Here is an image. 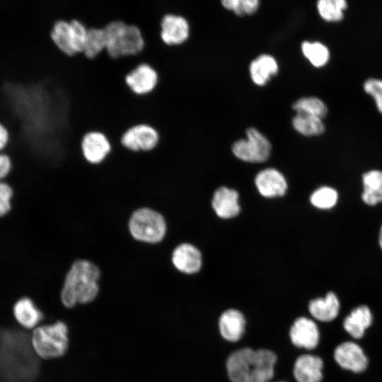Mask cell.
I'll use <instances>...</instances> for the list:
<instances>
[{
    "mask_svg": "<svg viewBox=\"0 0 382 382\" xmlns=\"http://www.w3.org/2000/svg\"><path fill=\"white\" fill-rule=\"evenodd\" d=\"M39 366L28 333L0 328V382H33Z\"/></svg>",
    "mask_w": 382,
    "mask_h": 382,
    "instance_id": "6da1fadb",
    "label": "cell"
},
{
    "mask_svg": "<svg viewBox=\"0 0 382 382\" xmlns=\"http://www.w3.org/2000/svg\"><path fill=\"white\" fill-rule=\"evenodd\" d=\"M277 361L270 349L245 347L230 353L226 368L231 382H272Z\"/></svg>",
    "mask_w": 382,
    "mask_h": 382,
    "instance_id": "7a4b0ae2",
    "label": "cell"
},
{
    "mask_svg": "<svg viewBox=\"0 0 382 382\" xmlns=\"http://www.w3.org/2000/svg\"><path fill=\"white\" fill-rule=\"evenodd\" d=\"M99 268L86 260H76L68 271L61 291V301L66 308L92 302L99 292Z\"/></svg>",
    "mask_w": 382,
    "mask_h": 382,
    "instance_id": "3957f363",
    "label": "cell"
},
{
    "mask_svg": "<svg viewBox=\"0 0 382 382\" xmlns=\"http://www.w3.org/2000/svg\"><path fill=\"white\" fill-rule=\"evenodd\" d=\"M104 28L107 37L105 52L110 57H134L144 50V37L137 26L117 21L108 23Z\"/></svg>",
    "mask_w": 382,
    "mask_h": 382,
    "instance_id": "277c9868",
    "label": "cell"
},
{
    "mask_svg": "<svg viewBox=\"0 0 382 382\" xmlns=\"http://www.w3.org/2000/svg\"><path fill=\"white\" fill-rule=\"evenodd\" d=\"M31 342L35 354L40 358L62 357L69 347L68 326L61 320L37 326L33 332Z\"/></svg>",
    "mask_w": 382,
    "mask_h": 382,
    "instance_id": "5b68a950",
    "label": "cell"
},
{
    "mask_svg": "<svg viewBox=\"0 0 382 382\" xmlns=\"http://www.w3.org/2000/svg\"><path fill=\"white\" fill-rule=\"evenodd\" d=\"M129 230L132 236L137 241L157 243L166 235V223L160 213L143 207L132 213L129 220Z\"/></svg>",
    "mask_w": 382,
    "mask_h": 382,
    "instance_id": "8992f818",
    "label": "cell"
},
{
    "mask_svg": "<svg viewBox=\"0 0 382 382\" xmlns=\"http://www.w3.org/2000/svg\"><path fill=\"white\" fill-rule=\"evenodd\" d=\"M247 139H241L232 146L233 154L247 162H264L270 157L272 146L269 140L257 129L250 127L246 130Z\"/></svg>",
    "mask_w": 382,
    "mask_h": 382,
    "instance_id": "52a82bcc",
    "label": "cell"
},
{
    "mask_svg": "<svg viewBox=\"0 0 382 382\" xmlns=\"http://www.w3.org/2000/svg\"><path fill=\"white\" fill-rule=\"evenodd\" d=\"M289 335L294 347L307 352L316 349L320 341V331L318 324L305 316H299L294 320Z\"/></svg>",
    "mask_w": 382,
    "mask_h": 382,
    "instance_id": "ba28073f",
    "label": "cell"
},
{
    "mask_svg": "<svg viewBox=\"0 0 382 382\" xmlns=\"http://www.w3.org/2000/svg\"><path fill=\"white\" fill-rule=\"evenodd\" d=\"M122 145L134 152H147L154 149L159 142V134L152 126L138 124L126 130L120 139Z\"/></svg>",
    "mask_w": 382,
    "mask_h": 382,
    "instance_id": "9c48e42d",
    "label": "cell"
},
{
    "mask_svg": "<svg viewBox=\"0 0 382 382\" xmlns=\"http://www.w3.org/2000/svg\"><path fill=\"white\" fill-rule=\"evenodd\" d=\"M324 366L323 359L320 356L305 351L294 361V378L296 382H322Z\"/></svg>",
    "mask_w": 382,
    "mask_h": 382,
    "instance_id": "30bf717a",
    "label": "cell"
},
{
    "mask_svg": "<svg viewBox=\"0 0 382 382\" xmlns=\"http://www.w3.org/2000/svg\"><path fill=\"white\" fill-rule=\"evenodd\" d=\"M335 361L342 369L359 374L368 366V359L361 347L354 342H344L333 352Z\"/></svg>",
    "mask_w": 382,
    "mask_h": 382,
    "instance_id": "8fae6325",
    "label": "cell"
},
{
    "mask_svg": "<svg viewBox=\"0 0 382 382\" xmlns=\"http://www.w3.org/2000/svg\"><path fill=\"white\" fill-rule=\"evenodd\" d=\"M81 149L83 158L90 164L102 163L112 150L108 137L101 132L92 131L82 138Z\"/></svg>",
    "mask_w": 382,
    "mask_h": 382,
    "instance_id": "7c38bea8",
    "label": "cell"
},
{
    "mask_svg": "<svg viewBox=\"0 0 382 382\" xmlns=\"http://www.w3.org/2000/svg\"><path fill=\"white\" fill-rule=\"evenodd\" d=\"M125 81L132 93L144 96L154 91L158 82V75L151 65L141 63L126 75Z\"/></svg>",
    "mask_w": 382,
    "mask_h": 382,
    "instance_id": "4fadbf2b",
    "label": "cell"
},
{
    "mask_svg": "<svg viewBox=\"0 0 382 382\" xmlns=\"http://www.w3.org/2000/svg\"><path fill=\"white\" fill-rule=\"evenodd\" d=\"M247 321L245 315L239 309L229 308L224 311L218 320L221 336L232 343L238 342L245 334Z\"/></svg>",
    "mask_w": 382,
    "mask_h": 382,
    "instance_id": "5bb4252c",
    "label": "cell"
},
{
    "mask_svg": "<svg viewBox=\"0 0 382 382\" xmlns=\"http://www.w3.org/2000/svg\"><path fill=\"white\" fill-rule=\"evenodd\" d=\"M190 35V25L183 16L167 14L161 23L160 37L169 47L184 43Z\"/></svg>",
    "mask_w": 382,
    "mask_h": 382,
    "instance_id": "9a60e30c",
    "label": "cell"
},
{
    "mask_svg": "<svg viewBox=\"0 0 382 382\" xmlns=\"http://www.w3.org/2000/svg\"><path fill=\"white\" fill-rule=\"evenodd\" d=\"M255 184L260 195L267 198L282 196L287 189L284 175L272 168L260 171L255 178Z\"/></svg>",
    "mask_w": 382,
    "mask_h": 382,
    "instance_id": "2e32d148",
    "label": "cell"
},
{
    "mask_svg": "<svg viewBox=\"0 0 382 382\" xmlns=\"http://www.w3.org/2000/svg\"><path fill=\"white\" fill-rule=\"evenodd\" d=\"M172 262L179 271L186 274H193L201 268L202 255L194 245L190 243H182L173 250Z\"/></svg>",
    "mask_w": 382,
    "mask_h": 382,
    "instance_id": "e0dca14e",
    "label": "cell"
},
{
    "mask_svg": "<svg viewBox=\"0 0 382 382\" xmlns=\"http://www.w3.org/2000/svg\"><path fill=\"white\" fill-rule=\"evenodd\" d=\"M212 204L217 216L223 219L234 217L240 212L238 192L226 187L215 191Z\"/></svg>",
    "mask_w": 382,
    "mask_h": 382,
    "instance_id": "ac0fdd59",
    "label": "cell"
},
{
    "mask_svg": "<svg viewBox=\"0 0 382 382\" xmlns=\"http://www.w3.org/2000/svg\"><path fill=\"white\" fill-rule=\"evenodd\" d=\"M340 303L336 295L328 292L325 298L311 300L308 306L310 315L316 320L328 323L333 320L338 315Z\"/></svg>",
    "mask_w": 382,
    "mask_h": 382,
    "instance_id": "d6986e66",
    "label": "cell"
},
{
    "mask_svg": "<svg viewBox=\"0 0 382 382\" xmlns=\"http://www.w3.org/2000/svg\"><path fill=\"white\" fill-rule=\"evenodd\" d=\"M13 312L16 321L27 329L36 328L43 319V313L33 300L26 296L16 301Z\"/></svg>",
    "mask_w": 382,
    "mask_h": 382,
    "instance_id": "ffe728a7",
    "label": "cell"
},
{
    "mask_svg": "<svg viewBox=\"0 0 382 382\" xmlns=\"http://www.w3.org/2000/svg\"><path fill=\"white\" fill-rule=\"evenodd\" d=\"M373 320L370 309L366 306H360L352 311L343 322V327L353 338L360 339L365 330L371 325Z\"/></svg>",
    "mask_w": 382,
    "mask_h": 382,
    "instance_id": "44dd1931",
    "label": "cell"
},
{
    "mask_svg": "<svg viewBox=\"0 0 382 382\" xmlns=\"http://www.w3.org/2000/svg\"><path fill=\"white\" fill-rule=\"evenodd\" d=\"M249 71L253 81L256 85L264 86L271 76L277 74L278 64L272 56L262 54L252 61Z\"/></svg>",
    "mask_w": 382,
    "mask_h": 382,
    "instance_id": "7402d4cb",
    "label": "cell"
},
{
    "mask_svg": "<svg viewBox=\"0 0 382 382\" xmlns=\"http://www.w3.org/2000/svg\"><path fill=\"white\" fill-rule=\"evenodd\" d=\"M50 38L56 47L68 57L76 55L73 47L72 33L69 22H56L50 32Z\"/></svg>",
    "mask_w": 382,
    "mask_h": 382,
    "instance_id": "603a6c76",
    "label": "cell"
},
{
    "mask_svg": "<svg viewBox=\"0 0 382 382\" xmlns=\"http://www.w3.org/2000/svg\"><path fill=\"white\" fill-rule=\"evenodd\" d=\"M364 192L361 197L369 205H375L382 202V172L371 170L364 174Z\"/></svg>",
    "mask_w": 382,
    "mask_h": 382,
    "instance_id": "cb8c5ba5",
    "label": "cell"
},
{
    "mask_svg": "<svg viewBox=\"0 0 382 382\" xmlns=\"http://www.w3.org/2000/svg\"><path fill=\"white\" fill-rule=\"evenodd\" d=\"M347 8V0H317L316 9L320 17L330 23L339 22Z\"/></svg>",
    "mask_w": 382,
    "mask_h": 382,
    "instance_id": "d4e9b609",
    "label": "cell"
},
{
    "mask_svg": "<svg viewBox=\"0 0 382 382\" xmlns=\"http://www.w3.org/2000/svg\"><path fill=\"white\" fill-rule=\"evenodd\" d=\"M292 125L298 132L307 137L320 135L325 129L321 118L304 113H296Z\"/></svg>",
    "mask_w": 382,
    "mask_h": 382,
    "instance_id": "484cf974",
    "label": "cell"
},
{
    "mask_svg": "<svg viewBox=\"0 0 382 382\" xmlns=\"http://www.w3.org/2000/svg\"><path fill=\"white\" fill-rule=\"evenodd\" d=\"M106 45L107 37L105 28H89L83 54L88 59H95L105 50Z\"/></svg>",
    "mask_w": 382,
    "mask_h": 382,
    "instance_id": "4316f807",
    "label": "cell"
},
{
    "mask_svg": "<svg viewBox=\"0 0 382 382\" xmlns=\"http://www.w3.org/2000/svg\"><path fill=\"white\" fill-rule=\"evenodd\" d=\"M301 48L304 57L314 66H323L329 60V50L324 44L320 42L304 41Z\"/></svg>",
    "mask_w": 382,
    "mask_h": 382,
    "instance_id": "83f0119b",
    "label": "cell"
},
{
    "mask_svg": "<svg viewBox=\"0 0 382 382\" xmlns=\"http://www.w3.org/2000/svg\"><path fill=\"white\" fill-rule=\"evenodd\" d=\"M296 113H304L323 119L328 109L325 104L316 97H304L297 100L292 105Z\"/></svg>",
    "mask_w": 382,
    "mask_h": 382,
    "instance_id": "f1b7e54d",
    "label": "cell"
},
{
    "mask_svg": "<svg viewBox=\"0 0 382 382\" xmlns=\"http://www.w3.org/2000/svg\"><path fill=\"white\" fill-rule=\"evenodd\" d=\"M310 200L311 204L317 208L330 209L336 204L337 193L331 187H322L313 192Z\"/></svg>",
    "mask_w": 382,
    "mask_h": 382,
    "instance_id": "f546056e",
    "label": "cell"
},
{
    "mask_svg": "<svg viewBox=\"0 0 382 382\" xmlns=\"http://www.w3.org/2000/svg\"><path fill=\"white\" fill-rule=\"evenodd\" d=\"M72 33L73 47L76 54H83L88 35V29L77 20L69 22Z\"/></svg>",
    "mask_w": 382,
    "mask_h": 382,
    "instance_id": "4dcf8cb0",
    "label": "cell"
},
{
    "mask_svg": "<svg viewBox=\"0 0 382 382\" xmlns=\"http://www.w3.org/2000/svg\"><path fill=\"white\" fill-rule=\"evenodd\" d=\"M13 197V187L5 181H0V218L6 216L11 211Z\"/></svg>",
    "mask_w": 382,
    "mask_h": 382,
    "instance_id": "1f68e13d",
    "label": "cell"
},
{
    "mask_svg": "<svg viewBox=\"0 0 382 382\" xmlns=\"http://www.w3.org/2000/svg\"><path fill=\"white\" fill-rule=\"evenodd\" d=\"M364 88L374 98L378 110L382 113V81L369 79L364 83Z\"/></svg>",
    "mask_w": 382,
    "mask_h": 382,
    "instance_id": "d6a6232c",
    "label": "cell"
},
{
    "mask_svg": "<svg viewBox=\"0 0 382 382\" xmlns=\"http://www.w3.org/2000/svg\"><path fill=\"white\" fill-rule=\"evenodd\" d=\"M260 6V0H241L238 11L235 13L238 16L254 14Z\"/></svg>",
    "mask_w": 382,
    "mask_h": 382,
    "instance_id": "836d02e7",
    "label": "cell"
},
{
    "mask_svg": "<svg viewBox=\"0 0 382 382\" xmlns=\"http://www.w3.org/2000/svg\"><path fill=\"white\" fill-rule=\"evenodd\" d=\"M12 163L10 158L0 153V181H3L11 172Z\"/></svg>",
    "mask_w": 382,
    "mask_h": 382,
    "instance_id": "e575fe53",
    "label": "cell"
},
{
    "mask_svg": "<svg viewBox=\"0 0 382 382\" xmlns=\"http://www.w3.org/2000/svg\"><path fill=\"white\" fill-rule=\"evenodd\" d=\"M9 139V134L7 129L0 123V152L6 146Z\"/></svg>",
    "mask_w": 382,
    "mask_h": 382,
    "instance_id": "d590c367",
    "label": "cell"
},
{
    "mask_svg": "<svg viewBox=\"0 0 382 382\" xmlns=\"http://www.w3.org/2000/svg\"><path fill=\"white\" fill-rule=\"evenodd\" d=\"M222 6L234 13L238 11L241 0H220Z\"/></svg>",
    "mask_w": 382,
    "mask_h": 382,
    "instance_id": "8d00e7d4",
    "label": "cell"
},
{
    "mask_svg": "<svg viewBox=\"0 0 382 382\" xmlns=\"http://www.w3.org/2000/svg\"><path fill=\"white\" fill-rule=\"evenodd\" d=\"M379 245L382 248V226L381 228L380 234H379Z\"/></svg>",
    "mask_w": 382,
    "mask_h": 382,
    "instance_id": "74e56055",
    "label": "cell"
},
{
    "mask_svg": "<svg viewBox=\"0 0 382 382\" xmlns=\"http://www.w3.org/2000/svg\"><path fill=\"white\" fill-rule=\"evenodd\" d=\"M272 382H287L286 381H272Z\"/></svg>",
    "mask_w": 382,
    "mask_h": 382,
    "instance_id": "f35d334b",
    "label": "cell"
}]
</instances>
